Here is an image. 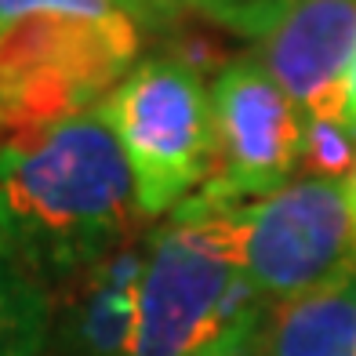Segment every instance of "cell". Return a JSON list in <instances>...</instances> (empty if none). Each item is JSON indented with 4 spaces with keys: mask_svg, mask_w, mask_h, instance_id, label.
I'll list each match as a JSON object with an SVG mask.
<instances>
[{
    "mask_svg": "<svg viewBox=\"0 0 356 356\" xmlns=\"http://www.w3.org/2000/svg\"><path fill=\"white\" fill-rule=\"evenodd\" d=\"M142 222L127 156L95 109L0 142V254L51 298L138 240Z\"/></svg>",
    "mask_w": 356,
    "mask_h": 356,
    "instance_id": "obj_1",
    "label": "cell"
},
{
    "mask_svg": "<svg viewBox=\"0 0 356 356\" xmlns=\"http://www.w3.org/2000/svg\"><path fill=\"white\" fill-rule=\"evenodd\" d=\"M269 309L244 277L240 207L189 197L149 233L127 356H258Z\"/></svg>",
    "mask_w": 356,
    "mask_h": 356,
    "instance_id": "obj_2",
    "label": "cell"
},
{
    "mask_svg": "<svg viewBox=\"0 0 356 356\" xmlns=\"http://www.w3.org/2000/svg\"><path fill=\"white\" fill-rule=\"evenodd\" d=\"M138 51L142 26L124 11L29 15L0 29V142L91 113L142 62Z\"/></svg>",
    "mask_w": 356,
    "mask_h": 356,
    "instance_id": "obj_3",
    "label": "cell"
},
{
    "mask_svg": "<svg viewBox=\"0 0 356 356\" xmlns=\"http://www.w3.org/2000/svg\"><path fill=\"white\" fill-rule=\"evenodd\" d=\"M117 135L142 218H160L215 171L211 88L175 55H149L95 106Z\"/></svg>",
    "mask_w": 356,
    "mask_h": 356,
    "instance_id": "obj_4",
    "label": "cell"
},
{
    "mask_svg": "<svg viewBox=\"0 0 356 356\" xmlns=\"http://www.w3.org/2000/svg\"><path fill=\"white\" fill-rule=\"evenodd\" d=\"M244 277L269 305L356 273V229L346 182L298 178L240 207Z\"/></svg>",
    "mask_w": 356,
    "mask_h": 356,
    "instance_id": "obj_5",
    "label": "cell"
},
{
    "mask_svg": "<svg viewBox=\"0 0 356 356\" xmlns=\"http://www.w3.org/2000/svg\"><path fill=\"white\" fill-rule=\"evenodd\" d=\"M215 171L197 197L211 207H244L287 186L302 164L305 117L254 55L225 62L211 84Z\"/></svg>",
    "mask_w": 356,
    "mask_h": 356,
    "instance_id": "obj_6",
    "label": "cell"
},
{
    "mask_svg": "<svg viewBox=\"0 0 356 356\" xmlns=\"http://www.w3.org/2000/svg\"><path fill=\"white\" fill-rule=\"evenodd\" d=\"M356 58V0H291L258 40V62L305 120H346Z\"/></svg>",
    "mask_w": 356,
    "mask_h": 356,
    "instance_id": "obj_7",
    "label": "cell"
},
{
    "mask_svg": "<svg viewBox=\"0 0 356 356\" xmlns=\"http://www.w3.org/2000/svg\"><path fill=\"white\" fill-rule=\"evenodd\" d=\"M145 254L149 236H138L55 295L51 342L66 356H127L138 320Z\"/></svg>",
    "mask_w": 356,
    "mask_h": 356,
    "instance_id": "obj_8",
    "label": "cell"
},
{
    "mask_svg": "<svg viewBox=\"0 0 356 356\" xmlns=\"http://www.w3.org/2000/svg\"><path fill=\"white\" fill-rule=\"evenodd\" d=\"M258 356H356V273L273 305Z\"/></svg>",
    "mask_w": 356,
    "mask_h": 356,
    "instance_id": "obj_9",
    "label": "cell"
},
{
    "mask_svg": "<svg viewBox=\"0 0 356 356\" xmlns=\"http://www.w3.org/2000/svg\"><path fill=\"white\" fill-rule=\"evenodd\" d=\"M55 298L0 254V356H40L51 346Z\"/></svg>",
    "mask_w": 356,
    "mask_h": 356,
    "instance_id": "obj_10",
    "label": "cell"
},
{
    "mask_svg": "<svg viewBox=\"0 0 356 356\" xmlns=\"http://www.w3.org/2000/svg\"><path fill=\"white\" fill-rule=\"evenodd\" d=\"M291 0H156V11H197L240 37L262 40Z\"/></svg>",
    "mask_w": 356,
    "mask_h": 356,
    "instance_id": "obj_11",
    "label": "cell"
},
{
    "mask_svg": "<svg viewBox=\"0 0 356 356\" xmlns=\"http://www.w3.org/2000/svg\"><path fill=\"white\" fill-rule=\"evenodd\" d=\"M302 168L309 178L349 182L356 168V135L346 120H305Z\"/></svg>",
    "mask_w": 356,
    "mask_h": 356,
    "instance_id": "obj_12",
    "label": "cell"
},
{
    "mask_svg": "<svg viewBox=\"0 0 356 356\" xmlns=\"http://www.w3.org/2000/svg\"><path fill=\"white\" fill-rule=\"evenodd\" d=\"M120 11L113 0H0V29L29 19V15H80V19H106Z\"/></svg>",
    "mask_w": 356,
    "mask_h": 356,
    "instance_id": "obj_13",
    "label": "cell"
},
{
    "mask_svg": "<svg viewBox=\"0 0 356 356\" xmlns=\"http://www.w3.org/2000/svg\"><path fill=\"white\" fill-rule=\"evenodd\" d=\"M124 15H131L138 26H149V22H160V11H156V0H113Z\"/></svg>",
    "mask_w": 356,
    "mask_h": 356,
    "instance_id": "obj_14",
    "label": "cell"
},
{
    "mask_svg": "<svg viewBox=\"0 0 356 356\" xmlns=\"http://www.w3.org/2000/svg\"><path fill=\"white\" fill-rule=\"evenodd\" d=\"M346 124H349V131L356 135V58H353L349 80H346Z\"/></svg>",
    "mask_w": 356,
    "mask_h": 356,
    "instance_id": "obj_15",
    "label": "cell"
},
{
    "mask_svg": "<svg viewBox=\"0 0 356 356\" xmlns=\"http://www.w3.org/2000/svg\"><path fill=\"white\" fill-rule=\"evenodd\" d=\"M346 197H349V211H353V229H356V168H353L349 182H346Z\"/></svg>",
    "mask_w": 356,
    "mask_h": 356,
    "instance_id": "obj_16",
    "label": "cell"
}]
</instances>
